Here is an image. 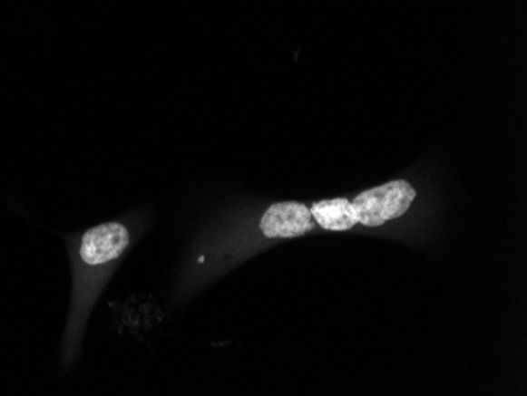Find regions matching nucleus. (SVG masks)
Here are the masks:
<instances>
[{
	"mask_svg": "<svg viewBox=\"0 0 527 396\" xmlns=\"http://www.w3.org/2000/svg\"><path fill=\"white\" fill-rule=\"evenodd\" d=\"M313 227V215L300 202H275L259 220V231L266 238L300 237Z\"/></svg>",
	"mask_w": 527,
	"mask_h": 396,
	"instance_id": "obj_3",
	"label": "nucleus"
},
{
	"mask_svg": "<svg viewBox=\"0 0 527 396\" xmlns=\"http://www.w3.org/2000/svg\"><path fill=\"white\" fill-rule=\"evenodd\" d=\"M309 212L313 220L326 231H349L358 223L351 202L345 198L315 202Z\"/></svg>",
	"mask_w": 527,
	"mask_h": 396,
	"instance_id": "obj_4",
	"label": "nucleus"
},
{
	"mask_svg": "<svg viewBox=\"0 0 527 396\" xmlns=\"http://www.w3.org/2000/svg\"><path fill=\"white\" fill-rule=\"evenodd\" d=\"M417 198V191L406 180H392L366 189L351 202L357 221L366 227H379L406 214Z\"/></svg>",
	"mask_w": 527,
	"mask_h": 396,
	"instance_id": "obj_2",
	"label": "nucleus"
},
{
	"mask_svg": "<svg viewBox=\"0 0 527 396\" xmlns=\"http://www.w3.org/2000/svg\"><path fill=\"white\" fill-rule=\"evenodd\" d=\"M132 245V229L123 221H108L83 232L72 251L73 263V302L65 333L63 362L68 363L78 353L81 333L91 313L93 300L103 287L121 257Z\"/></svg>",
	"mask_w": 527,
	"mask_h": 396,
	"instance_id": "obj_1",
	"label": "nucleus"
}]
</instances>
